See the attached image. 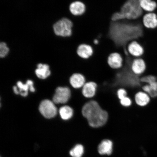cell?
Masks as SVG:
<instances>
[{
  "label": "cell",
  "mask_w": 157,
  "mask_h": 157,
  "mask_svg": "<svg viewBox=\"0 0 157 157\" xmlns=\"http://www.w3.org/2000/svg\"><path fill=\"white\" fill-rule=\"evenodd\" d=\"M147 68L146 62L142 58H135L131 65V69L135 75L141 76L146 72Z\"/></svg>",
  "instance_id": "obj_8"
},
{
  "label": "cell",
  "mask_w": 157,
  "mask_h": 157,
  "mask_svg": "<svg viewBox=\"0 0 157 157\" xmlns=\"http://www.w3.org/2000/svg\"><path fill=\"white\" fill-rule=\"evenodd\" d=\"M117 97L119 100L122 99L128 96L127 90L123 88H119L117 90Z\"/></svg>",
  "instance_id": "obj_27"
},
{
  "label": "cell",
  "mask_w": 157,
  "mask_h": 157,
  "mask_svg": "<svg viewBox=\"0 0 157 157\" xmlns=\"http://www.w3.org/2000/svg\"><path fill=\"white\" fill-rule=\"evenodd\" d=\"M69 9L71 13L75 16L80 17L85 13L86 7L83 2L77 1L71 4Z\"/></svg>",
  "instance_id": "obj_16"
},
{
  "label": "cell",
  "mask_w": 157,
  "mask_h": 157,
  "mask_svg": "<svg viewBox=\"0 0 157 157\" xmlns=\"http://www.w3.org/2000/svg\"><path fill=\"white\" fill-rule=\"evenodd\" d=\"M107 112L103 109H100L87 120L89 126L94 128H99L106 124L109 120Z\"/></svg>",
  "instance_id": "obj_3"
},
{
  "label": "cell",
  "mask_w": 157,
  "mask_h": 157,
  "mask_svg": "<svg viewBox=\"0 0 157 157\" xmlns=\"http://www.w3.org/2000/svg\"><path fill=\"white\" fill-rule=\"evenodd\" d=\"M140 1L127 0L121 7L120 10L113 15L112 21L136 20L142 18L146 13L141 8Z\"/></svg>",
  "instance_id": "obj_2"
},
{
  "label": "cell",
  "mask_w": 157,
  "mask_h": 157,
  "mask_svg": "<svg viewBox=\"0 0 157 157\" xmlns=\"http://www.w3.org/2000/svg\"><path fill=\"white\" fill-rule=\"evenodd\" d=\"M9 49L5 42H1L0 44V56L1 58L5 57L9 52Z\"/></svg>",
  "instance_id": "obj_26"
},
{
  "label": "cell",
  "mask_w": 157,
  "mask_h": 157,
  "mask_svg": "<svg viewBox=\"0 0 157 157\" xmlns=\"http://www.w3.org/2000/svg\"><path fill=\"white\" fill-rule=\"evenodd\" d=\"M144 29L142 17L136 20L112 21L108 36L116 47L117 52L121 53L127 49L129 43L134 40L137 41L143 36Z\"/></svg>",
  "instance_id": "obj_1"
},
{
  "label": "cell",
  "mask_w": 157,
  "mask_h": 157,
  "mask_svg": "<svg viewBox=\"0 0 157 157\" xmlns=\"http://www.w3.org/2000/svg\"><path fill=\"white\" fill-rule=\"evenodd\" d=\"M73 23L72 21L66 18H63L59 21L54 25V32L58 36L69 37L72 33Z\"/></svg>",
  "instance_id": "obj_4"
},
{
  "label": "cell",
  "mask_w": 157,
  "mask_h": 157,
  "mask_svg": "<svg viewBox=\"0 0 157 157\" xmlns=\"http://www.w3.org/2000/svg\"><path fill=\"white\" fill-rule=\"evenodd\" d=\"M140 6L146 13L154 12L157 7L156 2L153 0H141Z\"/></svg>",
  "instance_id": "obj_20"
},
{
  "label": "cell",
  "mask_w": 157,
  "mask_h": 157,
  "mask_svg": "<svg viewBox=\"0 0 157 157\" xmlns=\"http://www.w3.org/2000/svg\"><path fill=\"white\" fill-rule=\"evenodd\" d=\"M101 108L97 101L94 99L90 100L82 107V115L85 118L88 120L94 113Z\"/></svg>",
  "instance_id": "obj_7"
},
{
  "label": "cell",
  "mask_w": 157,
  "mask_h": 157,
  "mask_svg": "<svg viewBox=\"0 0 157 157\" xmlns=\"http://www.w3.org/2000/svg\"><path fill=\"white\" fill-rule=\"evenodd\" d=\"M98 88V85L96 82L87 81L81 89L82 95L88 100L93 99L97 94Z\"/></svg>",
  "instance_id": "obj_9"
},
{
  "label": "cell",
  "mask_w": 157,
  "mask_h": 157,
  "mask_svg": "<svg viewBox=\"0 0 157 157\" xmlns=\"http://www.w3.org/2000/svg\"><path fill=\"white\" fill-rule=\"evenodd\" d=\"M76 54L79 58L87 60L93 56L94 50L91 45L86 44H80L76 49Z\"/></svg>",
  "instance_id": "obj_12"
},
{
  "label": "cell",
  "mask_w": 157,
  "mask_h": 157,
  "mask_svg": "<svg viewBox=\"0 0 157 157\" xmlns=\"http://www.w3.org/2000/svg\"><path fill=\"white\" fill-rule=\"evenodd\" d=\"M33 82L31 80H28L26 83L24 84L21 81L17 83V87L18 94H20L23 97H25L28 95L29 90L31 92H34L35 89L33 86Z\"/></svg>",
  "instance_id": "obj_17"
},
{
  "label": "cell",
  "mask_w": 157,
  "mask_h": 157,
  "mask_svg": "<svg viewBox=\"0 0 157 157\" xmlns=\"http://www.w3.org/2000/svg\"><path fill=\"white\" fill-rule=\"evenodd\" d=\"M140 80L143 84H149L157 81V78L154 75L149 74L140 76Z\"/></svg>",
  "instance_id": "obj_24"
},
{
  "label": "cell",
  "mask_w": 157,
  "mask_h": 157,
  "mask_svg": "<svg viewBox=\"0 0 157 157\" xmlns=\"http://www.w3.org/2000/svg\"><path fill=\"white\" fill-rule=\"evenodd\" d=\"M151 99L148 94L142 90H140L135 94L134 101L138 106L145 107L150 104Z\"/></svg>",
  "instance_id": "obj_13"
},
{
  "label": "cell",
  "mask_w": 157,
  "mask_h": 157,
  "mask_svg": "<svg viewBox=\"0 0 157 157\" xmlns=\"http://www.w3.org/2000/svg\"><path fill=\"white\" fill-rule=\"evenodd\" d=\"M84 152V147L82 145L78 144L75 146L70 151V155L72 157H82Z\"/></svg>",
  "instance_id": "obj_23"
},
{
  "label": "cell",
  "mask_w": 157,
  "mask_h": 157,
  "mask_svg": "<svg viewBox=\"0 0 157 157\" xmlns=\"http://www.w3.org/2000/svg\"><path fill=\"white\" fill-rule=\"evenodd\" d=\"M142 23L145 28L154 29L157 27V15L154 12L146 13L142 17Z\"/></svg>",
  "instance_id": "obj_14"
},
{
  "label": "cell",
  "mask_w": 157,
  "mask_h": 157,
  "mask_svg": "<svg viewBox=\"0 0 157 157\" xmlns=\"http://www.w3.org/2000/svg\"><path fill=\"white\" fill-rule=\"evenodd\" d=\"M133 102L131 98L128 96L120 100V103L121 105L125 108L130 107L132 105Z\"/></svg>",
  "instance_id": "obj_25"
},
{
  "label": "cell",
  "mask_w": 157,
  "mask_h": 157,
  "mask_svg": "<svg viewBox=\"0 0 157 157\" xmlns=\"http://www.w3.org/2000/svg\"><path fill=\"white\" fill-rule=\"evenodd\" d=\"M39 110L43 116L48 119L56 117L58 111L54 102L49 100H45L41 102Z\"/></svg>",
  "instance_id": "obj_5"
},
{
  "label": "cell",
  "mask_w": 157,
  "mask_h": 157,
  "mask_svg": "<svg viewBox=\"0 0 157 157\" xmlns=\"http://www.w3.org/2000/svg\"><path fill=\"white\" fill-rule=\"evenodd\" d=\"M127 49L129 54L134 58L142 57L144 53V48L136 40L129 43Z\"/></svg>",
  "instance_id": "obj_11"
},
{
  "label": "cell",
  "mask_w": 157,
  "mask_h": 157,
  "mask_svg": "<svg viewBox=\"0 0 157 157\" xmlns=\"http://www.w3.org/2000/svg\"><path fill=\"white\" fill-rule=\"evenodd\" d=\"M113 143L109 139H104L98 146V151L100 154L109 155L113 152Z\"/></svg>",
  "instance_id": "obj_18"
},
{
  "label": "cell",
  "mask_w": 157,
  "mask_h": 157,
  "mask_svg": "<svg viewBox=\"0 0 157 157\" xmlns=\"http://www.w3.org/2000/svg\"><path fill=\"white\" fill-rule=\"evenodd\" d=\"M35 73L38 77L41 79H45L50 75L51 72L48 64H39L35 70Z\"/></svg>",
  "instance_id": "obj_19"
},
{
  "label": "cell",
  "mask_w": 157,
  "mask_h": 157,
  "mask_svg": "<svg viewBox=\"0 0 157 157\" xmlns=\"http://www.w3.org/2000/svg\"><path fill=\"white\" fill-rule=\"evenodd\" d=\"M107 63L109 67L112 69L118 70L123 67L124 59L122 56L119 53H112L108 56Z\"/></svg>",
  "instance_id": "obj_10"
},
{
  "label": "cell",
  "mask_w": 157,
  "mask_h": 157,
  "mask_svg": "<svg viewBox=\"0 0 157 157\" xmlns=\"http://www.w3.org/2000/svg\"><path fill=\"white\" fill-rule=\"evenodd\" d=\"M142 90L148 94L152 99L157 98V81L149 84H145Z\"/></svg>",
  "instance_id": "obj_21"
},
{
  "label": "cell",
  "mask_w": 157,
  "mask_h": 157,
  "mask_svg": "<svg viewBox=\"0 0 157 157\" xmlns=\"http://www.w3.org/2000/svg\"><path fill=\"white\" fill-rule=\"evenodd\" d=\"M86 82L85 76L79 72L72 74L70 79L71 85L75 89H81Z\"/></svg>",
  "instance_id": "obj_15"
},
{
  "label": "cell",
  "mask_w": 157,
  "mask_h": 157,
  "mask_svg": "<svg viewBox=\"0 0 157 157\" xmlns=\"http://www.w3.org/2000/svg\"><path fill=\"white\" fill-rule=\"evenodd\" d=\"M71 97V91L68 87H59L56 88L53 101L56 104L67 102Z\"/></svg>",
  "instance_id": "obj_6"
},
{
  "label": "cell",
  "mask_w": 157,
  "mask_h": 157,
  "mask_svg": "<svg viewBox=\"0 0 157 157\" xmlns=\"http://www.w3.org/2000/svg\"><path fill=\"white\" fill-rule=\"evenodd\" d=\"M59 113L63 119L68 120L73 117L74 111L72 107L66 105L60 108Z\"/></svg>",
  "instance_id": "obj_22"
}]
</instances>
